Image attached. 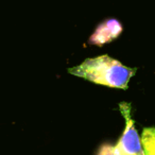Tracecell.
Masks as SVG:
<instances>
[{
  "label": "cell",
  "mask_w": 155,
  "mask_h": 155,
  "mask_svg": "<svg viewBox=\"0 0 155 155\" xmlns=\"http://www.w3.org/2000/svg\"><path fill=\"white\" fill-rule=\"evenodd\" d=\"M120 112L125 120V127L116 146H114V155H144L141 138L134 125L131 115V105L122 102L119 105Z\"/></svg>",
  "instance_id": "cell-2"
},
{
  "label": "cell",
  "mask_w": 155,
  "mask_h": 155,
  "mask_svg": "<svg viewBox=\"0 0 155 155\" xmlns=\"http://www.w3.org/2000/svg\"><path fill=\"white\" fill-rule=\"evenodd\" d=\"M140 138L144 155H155V127H144Z\"/></svg>",
  "instance_id": "cell-4"
},
{
  "label": "cell",
  "mask_w": 155,
  "mask_h": 155,
  "mask_svg": "<svg viewBox=\"0 0 155 155\" xmlns=\"http://www.w3.org/2000/svg\"><path fill=\"white\" fill-rule=\"evenodd\" d=\"M122 30V25L119 20L114 19V18L106 19L97 27L95 32L89 37L88 43L91 45L101 47L117 38L121 34Z\"/></svg>",
  "instance_id": "cell-3"
},
{
  "label": "cell",
  "mask_w": 155,
  "mask_h": 155,
  "mask_svg": "<svg viewBox=\"0 0 155 155\" xmlns=\"http://www.w3.org/2000/svg\"><path fill=\"white\" fill-rule=\"evenodd\" d=\"M97 155H114V146L110 143H104L98 150Z\"/></svg>",
  "instance_id": "cell-5"
},
{
  "label": "cell",
  "mask_w": 155,
  "mask_h": 155,
  "mask_svg": "<svg viewBox=\"0 0 155 155\" xmlns=\"http://www.w3.org/2000/svg\"><path fill=\"white\" fill-rule=\"evenodd\" d=\"M68 72L93 83L113 88L127 89L136 68L124 66L120 61L107 54L86 58L80 65L68 69Z\"/></svg>",
  "instance_id": "cell-1"
}]
</instances>
